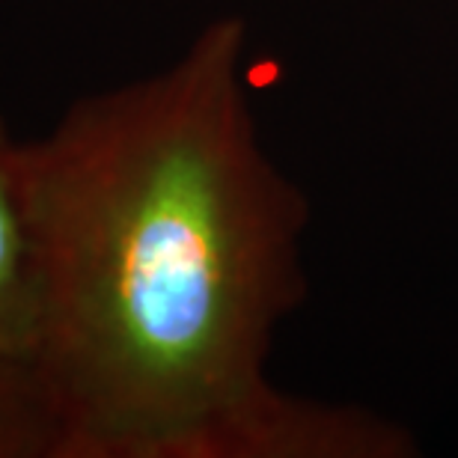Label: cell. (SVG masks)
Returning <instances> with one entry per match:
<instances>
[{
	"instance_id": "6da1fadb",
	"label": "cell",
	"mask_w": 458,
	"mask_h": 458,
	"mask_svg": "<svg viewBox=\"0 0 458 458\" xmlns=\"http://www.w3.org/2000/svg\"><path fill=\"white\" fill-rule=\"evenodd\" d=\"M30 363L63 458H396L402 428L274 387L307 199L256 131L247 27L24 140Z\"/></svg>"
},
{
	"instance_id": "7a4b0ae2",
	"label": "cell",
	"mask_w": 458,
	"mask_h": 458,
	"mask_svg": "<svg viewBox=\"0 0 458 458\" xmlns=\"http://www.w3.org/2000/svg\"><path fill=\"white\" fill-rule=\"evenodd\" d=\"M24 140L0 114V352L30 357L33 304L24 221Z\"/></svg>"
},
{
	"instance_id": "3957f363",
	"label": "cell",
	"mask_w": 458,
	"mask_h": 458,
	"mask_svg": "<svg viewBox=\"0 0 458 458\" xmlns=\"http://www.w3.org/2000/svg\"><path fill=\"white\" fill-rule=\"evenodd\" d=\"M0 458H63V435L30 357L0 352Z\"/></svg>"
}]
</instances>
